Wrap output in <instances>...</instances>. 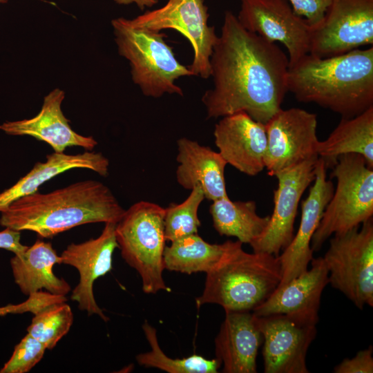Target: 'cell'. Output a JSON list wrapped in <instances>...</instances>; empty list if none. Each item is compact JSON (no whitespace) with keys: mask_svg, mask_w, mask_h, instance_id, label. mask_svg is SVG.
<instances>
[{"mask_svg":"<svg viewBox=\"0 0 373 373\" xmlns=\"http://www.w3.org/2000/svg\"><path fill=\"white\" fill-rule=\"evenodd\" d=\"M213 87L202 97L207 118L245 112L265 124L281 108L289 59L275 44L244 28L224 12L210 59Z\"/></svg>","mask_w":373,"mask_h":373,"instance_id":"1","label":"cell"},{"mask_svg":"<svg viewBox=\"0 0 373 373\" xmlns=\"http://www.w3.org/2000/svg\"><path fill=\"white\" fill-rule=\"evenodd\" d=\"M287 90L341 118L363 113L373 107V46L326 58L306 54L289 66Z\"/></svg>","mask_w":373,"mask_h":373,"instance_id":"2","label":"cell"},{"mask_svg":"<svg viewBox=\"0 0 373 373\" xmlns=\"http://www.w3.org/2000/svg\"><path fill=\"white\" fill-rule=\"evenodd\" d=\"M125 212L111 190L102 182L87 180L47 193L21 197L1 211L0 224L51 238L88 223H117Z\"/></svg>","mask_w":373,"mask_h":373,"instance_id":"3","label":"cell"},{"mask_svg":"<svg viewBox=\"0 0 373 373\" xmlns=\"http://www.w3.org/2000/svg\"><path fill=\"white\" fill-rule=\"evenodd\" d=\"M242 245L230 240L222 259L206 274L204 290L195 298L197 308L216 304L224 312H253L278 287L282 278L278 256L247 253Z\"/></svg>","mask_w":373,"mask_h":373,"instance_id":"4","label":"cell"},{"mask_svg":"<svg viewBox=\"0 0 373 373\" xmlns=\"http://www.w3.org/2000/svg\"><path fill=\"white\" fill-rule=\"evenodd\" d=\"M111 25L118 53L129 61L132 80L145 96L183 95L175 81L193 75L177 59L164 33L133 26L124 17L113 19Z\"/></svg>","mask_w":373,"mask_h":373,"instance_id":"5","label":"cell"},{"mask_svg":"<svg viewBox=\"0 0 373 373\" xmlns=\"http://www.w3.org/2000/svg\"><path fill=\"white\" fill-rule=\"evenodd\" d=\"M164 208L140 201L125 210L115 225L118 248L125 262L139 274L145 294L169 291L163 279L166 238Z\"/></svg>","mask_w":373,"mask_h":373,"instance_id":"6","label":"cell"},{"mask_svg":"<svg viewBox=\"0 0 373 373\" xmlns=\"http://www.w3.org/2000/svg\"><path fill=\"white\" fill-rule=\"evenodd\" d=\"M330 177L336 180V187L312 236L314 251L332 235L360 227L373 216V169L361 155H341Z\"/></svg>","mask_w":373,"mask_h":373,"instance_id":"7","label":"cell"},{"mask_svg":"<svg viewBox=\"0 0 373 373\" xmlns=\"http://www.w3.org/2000/svg\"><path fill=\"white\" fill-rule=\"evenodd\" d=\"M323 257L329 283L358 309L373 306L372 218L345 233L334 234Z\"/></svg>","mask_w":373,"mask_h":373,"instance_id":"8","label":"cell"},{"mask_svg":"<svg viewBox=\"0 0 373 373\" xmlns=\"http://www.w3.org/2000/svg\"><path fill=\"white\" fill-rule=\"evenodd\" d=\"M208 8L204 0H169L162 7L147 11L129 21L135 26L160 32L173 29L190 42L193 50L189 68L193 76L211 77L210 59L218 35L208 23Z\"/></svg>","mask_w":373,"mask_h":373,"instance_id":"9","label":"cell"},{"mask_svg":"<svg viewBox=\"0 0 373 373\" xmlns=\"http://www.w3.org/2000/svg\"><path fill=\"white\" fill-rule=\"evenodd\" d=\"M373 44V0H332L309 53L326 58Z\"/></svg>","mask_w":373,"mask_h":373,"instance_id":"10","label":"cell"},{"mask_svg":"<svg viewBox=\"0 0 373 373\" xmlns=\"http://www.w3.org/2000/svg\"><path fill=\"white\" fill-rule=\"evenodd\" d=\"M265 168L270 176L318 157L317 115L299 108L278 110L265 124Z\"/></svg>","mask_w":373,"mask_h":373,"instance_id":"11","label":"cell"},{"mask_svg":"<svg viewBox=\"0 0 373 373\" xmlns=\"http://www.w3.org/2000/svg\"><path fill=\"white\" fill-rule=\"evenodd\" d=\"M241 26L269 41L283 44L289 66L309 53L312 28L296 15L287 0H239Z\"/></svg>","mask_w":373,"mask_h":373,"instance_id":"12","label":"cell"},{"mask_svg":"<svg viewBox=\"0 0 373 373\" xmlns=\"http://www.w3.org/2000/svg\"><path fill=\"white\" fill-rule=\"evenodd\" d=\"M318 157L299 163L275 175L274 210L264 232L250 246L254 252L278 256L294 236V222L300 200L314 181Z\"/></svg>","mask_w":373,"mask_h":373,"instance_id":"13","label":"cell"},{"mask_svg":"<svg viewBox=\"0 0 373 373\" xmlns=\"http://www.w3.org/2000/svg\"><path fill=\"white\" fill-rule=\"evenodd\" d=\"M256 316L263 337L265 373H308L306 356L316 325L299 323L284 314Z\"/></svg>","mask_w":373,"mask_h":373,"instance_id":"14","label":"cell"},{"mask_svg":"<svg viewBox=\"0 0 373 373\" xmlns=\"http://www.w3.org/2000/svg\"><path fill=\"white\" fill-rule=\"evenodd\" d=\"M117 223L106 222L101 234L81 243H71L61 254V264L76 268L79 280L71 294V300L88 315L96 314L104 321L109 318L97 304L93 294V283L112 269L113 254L118 245L115 237Z\"/></svg>","mask_w":373,"mask_h":373,"instance_id":"15","label":"cell"},{"mask_svg":"<svg viewBox=\"0 0 373 373\" xmlns=\"http://www.w3.org/2000/svg\"><path fill=\"white\" fill-rule=\"evenodd\" d=\"M310 264L309 269L278 287L252 313L256 316L284 314L299 323L316 325L329 273L323 257L313 258Z\"/></svg>","mask_w":373,"mask_h":373,"instance_id":"16","label":"cell"},{"mask_svg":"<svg viewBox=\"0 0 373 373\" xmlns=\"http://www.w3.org/2000/svg\"><path fill=\"white\" fill-rule=\"evenodd\" d=\"M326 171L323 160L318 157L314 184L307 197L301 202L298 229L291 243L278 256L282 270L278 287L306 271L314 258L311 240L334 191L332 182L327 180Z\"/></svg>","mask_w":373,"mask_h":373,"instance_id":"17","label":"cell"},{"mask_svg":"<svg viewBox=\"0 0 373 373\" xmlns=\"http://www.w3.org/2000/svg\"><path fill=\"white\" fill-rule=\"evenodd\" d=\"M214 142L227 164L255 176L265 169L267 133L265 124L245 112L222 117L215 125Z\"/></svg>","mask_w":373,"mask_h":373,"instance_id":"18","label":"cell"},{"mask_svg":"<svg viewBox=\"0 0 373 373\" xmlns=\"http://www.w3.org/2000/svg\"><path fill=\"white\" fill-rule=\"evenodd\" d=\"M65 92L55 88L44 97L39 113L30 119L5 122L0 129L10 135H28L48 144L54 152L63 153L67 147L80 146L93 150L97 142L93 136L76 133L61 110Z\"/></svg>","mask_w":373,"mask_h":373,"instance_id":"19","label":"cell"},{"mask_svg":"<svg viewBox=\"0 0 373 373\" xmlns=\"http://www.w3.org/2000/svg\"><path fill=\"white\" fill-rule=\"evenodd\" d=\"M263 342L252 312L226 311L215 338V353L224 373H256L258 350Z\"/></svg>","mask_w":373,"mask_h":373,"instance_id":"20","label":"cell"},{"mask_svg":"<svg viewBox=\"0 0 373 373\" xmlns=\"http://www.w3.org/2000/svg\"><path fill=\"white\" fill-rule=\"evenodd\" d=\"M177 145L178 183L187 190L201 187L204 198L212 202L229 197L224 179L227 163L221 155L186 137L180 138Z\"/></svg>","mask_w":373,"mask_h":373,"instance_id":"21","label":"cell"},{"mask_svg":"<svg viewBox=\"0 0 373 373\" xmlns=\"http://www.w3.org/2000/svg\"><path fill=\"white\" fill-rule=\"evenodd\" d=\"M73 169H89L106 177L108 175L109 160L102 153L91 151L75 155L64 152L48 154L46 162H37L26 175L0 193V212L17 199L38 191L44 182Z\"/></svg>","mask_w":373,"mask_h":373,"instance_id":"22","label":"cell"},{"mask_svg":"<svg viewBox=\"0 0 373 373\" xmlns=\"http://www.w3.org/2000/svg\"><path fill=\"white\" fill-rule=\"evenodd\" d=\"M55 264H61V256L50 242L40 240L10 260L15 282L21 292L28 296L42 289L55 295L66 296L69 293L70 285L53 273Z\"/></svg>","mask_w":373,"mask_h":373,"instance_id":"23","label":"cell"},{"mask_svg":"<svg viewBox=\"0 0 373 373\" xmlns=\"http://www.w3.org/2000/svg\"><path fill=\"white\" fill-rule=\"evenodd\" d=\"M317 153L327 169L347 153L361 155L373 169V107L356 116L341 118L327 138L319 141Z\"/></svg>","mask_w":373,"mask_h":373,"instance_id":"24","label":"cell"},{"mask_svg":"<svg viewBox=\"0 0 373 373\" xmlns=\"http://www.w3.org/2000/svg\"><path fill=\"white\" fill-rule=\"evenodd\" d=\"M209 213L220 236L236 237L249 245L264 232L270 219V216L257 214L254 201H232L229 197L213 201Z\"/></svg>","mask_w":373,"mask_h":373,"instance_id":"25","label":"cell"},{"mask_svg":"<svg viewBox=\"0 0 373 373\" xmlns=\"http://www.w3.org/2000/svg\"><path fill=\"white\" fill-rule=\"evenodd\" d=\"M230 240L222 244H211L198 233L171 242L166 246L163 256L164 269L191 274L208 273L222 259Z\"/></svg>","mask_w":373,"mask_h":373,"instance_id":"26","label":"cell"},{"mask_svg":"<svg viewBox=\"0 0 373 373\" xmlns=\"http://www.w3.org/2000/svg\"><path fill=\"white\" fill-rule=\"evenodd\" d=\"M142 329L151 350L136 356V361L140 365L169 373H217L222 365L216 358L207 359L197 354L183 358H169L159 345L155 328L145 321Z\"/></svg>","mask_w":373,"mask_h":373,"instance_id":"27","label":"cell"},{"mask_svg":"<svg viewBox=\"0 0 373 373\" xmlns=\"http://www.w3.org/2000/svg\"><path fill=\"white\" fill-rule=\"evenodd\" d=\"M73 314L66 301L50 304L35 314L28 333L43 343L46 349H53L70 330Z\"/></svg>","mask_w":373,"mask_h":373,"instance_id":"28","label":"cell"},{"mask_svg":"<svg viewBox=\"0 0 373 373\" xmlns=\"http://www.w3.org/2000/svg\"><path fill=\"white\" fill-rule=\"evenodd\" d=\"M204 198L201 187L195 186L182 203L171 204L164 209V225L166 241L171 242L198 233L200 227L198 209Z\"/></svg>","mask_w":373,"mask_h":373,"instance_id":"29","label":"cell"},{"mask_svg":"<svg viewBox=\"0 0 373 373\" xmlns=\"http://www.w3.org/2000/svg\"><path fill=\"white\" fill-rule=\"evenodd\" d=\"M46 347L28 333L15 347L12 356L0 373H26L43 358Z\"/></svg>","mask_w":373,"mask_h":373,"instance_id":"30","label":"cell"},{"mask_svg":"<svg viewBox=\"0 0 373 373\" xmlns=\"http://www.w3.org/2000/svg\"><path fill=\"white\" fill-rule=\"evenodd\" d=\"M294 13L304 17L312 30L323 22L332 0H287Z\"/></svg>","mask_w":373,"mask_h":373,"instance_id":"31","label":"cell"},{"mask_svg":"<svg viewBox=\"0 0 373 373\" xmlns=\"http://www.w3.org/2000/svg\"><path fill=\"white\" fill-rule=\"evenodd\" d=\"M373 348L360 350L352 358H345L334 368L335 373H372Z\"/></svg>","mask_w":373,"mask_h":373,"instance_id":"32","label":"cell"},{"mask_svg":"<svg viewBox=\"0 0 373 373\" xmlns=\"http://www.w3.org/2000/svg\"><path fill=\"white\" fill-rule=\"evenodd\" d=\"M20 231L6 228L0 231V248L12 251L15 255H21L27 249L21 242Z\"/></svg>","mask_w":373,"mask_h":373,"instance_id":"33","label":"cell"},{"mask_svg":"<svg viewBox=\"0 0 373 373\" xmlns=\"http://www.w3.org/2000/svg\"><path fill=\"white\" fill-rule=\"evenodd\" d=\"M119 5H129L134 3L140 9L143 10L145 8H151L157 3L158 0H114Z\"/></svg>","mask_w":373,"mask_h":373,"instance_id":"34","label":"cell"},{"mask_svg":"<svg viewBox=\"0 0 373 373\" xmlns=\"http://www.w3.org/2000/svg\"><path fill=\"white\" fill-rule=\"evenodd\" d=\"M8 314H10V304L5 307H0V316H5Z\"/></svg>","mask_w":373,"mask_h":373,"instance_id":"35","label":"cell"},{"mask_svg":"<svg viewBox=\"0 0 373 373\" xmlns=\"http://www.w3.org/2000/svg\"><path fill=\"white\" fill-rule=\"evenodd\" d=\"M8 1V0H0L1 3H5Z\"/></svg>","mask_w":373,"mask_h":373,"instance_id":"36","label":"cell"}]
</instances>
